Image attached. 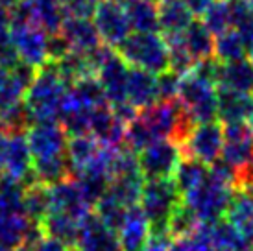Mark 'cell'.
Masks as SVG:
<instances>
[{"mask_svg":"<svg viewBox=\"0 0 253 251\" xmlns=\"http://www.w3.org/2000/svg\"><path fill=\"white\" fill-rule=\"evenodd\" d=\"M127 102L135 105L139 111L159 102V89H157V74L148 70L129 67L127 76Z\"/></svg>","mask_w":253,"mask_h":251,"instance_id":"cell-19","label":"cell"},{"mask_svg":"<svg viewBox=\"0 0 253 251\" xmlns=\"http://www.w3.org/2000/svg\"><path fill=\"white\" fill-rule=\"evenodd\" d=\"M100 148H102V144L92 135H78V137H72L69 140V144H67V159L71 163L72 172L76 175L80 172H84L85 168L89 167V163L96 157Z\"/></svg>","mask_w":253,"mask_h":251,"instance_id":"cell-29","label":"cell"},{"mask_svg":"<svg viewBox=\"0 0 253 251\" xmlns=\"http://www.w3.org/2000/svg\"><path fill=\"white\" fill-rule=\"evenodd\" d=\"M222 148H224V124L212 120V122L196 124L189 139L181 144V154L183 157L198 159L207 167H211L212 163L220 159Z\"/></svg>","mask_w":253,"mask_h":251,"instance_id":"cell-7","label":"cell"},{"mask_svg":"<svg viewBox=\"0 0 253 251\" xmlns=\"http://www.w3.org/2000/svg\"><path fill=\"white\" fill-rule=\"evenodd\" d=\"M30 152L34 161L52 159L67 154V131L57 120L50 122H34L26 129Z\"/></svg>","mask_w":253,"mask_h":251,"instance_id":"cell-9","label":"cell"},{"mask_svg":"<svg viewBox=\"0 0 253 251\" xmlns=\"http://www.w3.org/2000/svg\"><path fill=\"white\" fill-rule=\"evenodd\" d=\"M248 56V50L240 39L239 32L235 28L227 30L224 34L214 37V57L222 63L244 59Z\"/></svg>","mask_w":253,"mask_h":251,"instance_id":"cell-32","label":"cell"},{"mask_svg":"<svg viewBox=\"0 0 253 251\" xmlns=\"http://www.w3.org/2000/svg\"><path fill=\"white\" fill-rule=\"evenodd\" d=\"M30 6H32V21L36 26L44 30L48 35L61 32L67 15L59 0H30Z\"/></svg>","mask_w":253,"mask_h":251,"instance_id":"cell-28","label":"cell"},{"mask_svg":"<svg viewBox=\"0 0 253 251\" xmlns=\"http://www.w3.org/2000/svg\"><path fill=\"white\" fill-rule=\"evenodd\" d=\"M202 220L198 218V214L190 209L187 203H179V207L174 210V214L169 222V235L174 240L179 238H192V235L198 231Z\"/></svg>","mask_w":253,"mask_h":251,"instance_id":"cell-33","label":"cell"},{"mask_svg":"<svg viewBox=\"0 0 253 251\" xmlns=\"http://www.w3.org/2000/svg\"><path fill=\"white\" fill-rule=\"evenodd\" d=\"M250 59H252V61H253V54H252V57H250Z\"/></svg>","mask_w":253,"mask_h":251,"instance_id":"cell-51","label":"cell"},{"mask_svg":"<svg viewBox=\"0 0 253 251\" xmlns=\"http://www.w3.org/2000/svg\"><path fill=\"white\" fill-rule=\"evenodd\" d=\"M67 91L69 85L57 74L54 63L48 61L44 67H41L36 82L24 94V104L28 107L34 122H50L59 119V111Z\"/></svg>","mask_w":253,"mask_h":251,"instance_id":"cell-1","label":"cell"},{"mask_svg":"<svg viewBox=\"0 0 253 251\" xmlns=\"http://www.w3.org/2000/svg\"><path fill=\"white\" fill-rule=\"evenodd\" d=\"M233 190V185L218 179L209 172L207 179L200 187L183 196V203H187L202 222H216L222 218V214H225Z\"/></svg>","mask_w":253,"mask_h":251,"instance_id":"cell-5","label":"cell"},{"mask_svg":"<svg viewBox=\"0 0 253 251\" xmlns=\"http://www.w3.org/2000/svg\"><path fill=\"white\" fill-rule=\"evenodd\" d=\"M218 87L231 89L237 92L253 96V61L252 59H237V61L222 63Z\"/></svg>","mask_w":253,"mask_h":251,"instance_id":"cell-23","label":"cell"},{"mask_svg":"<svg viewBox=\"0 0 253 251\" xmlns=\"http://www.w3.org/2000/svg\"><path fill=\"white\" fill-rule=\"evenodd\" d=\"M92 22L102 37V42L115 50L131 34L126 9L120 0H100L92 15Z\"/></svg>","mask_w":253,"mask_h":251,"instance_id":"cell-8","label":"cell"},{"mask_svg":"<svg viewBox=\"0 0 253 251\" xmlns=\"http://www.w3.org/2000/svg\"><path fill=\"white\" fill-rule=\"evenodd\" d=\"M248 124L252 126V129H253V111H252V115H250V119H248Z\"/></svg>","mask_w":253,"mask_h":251,"instance_id":"cell-48","label":"cell"},{"mask_svg":"<svg viewBox=\"0 0 253 251\" xmlns=\"http://www.w3.org/2000/svg\"><path fill=\"white\" fill-rule=\"evenodd\" d=\"M127 76H129V65L122 59L117 50H113L96 70V78L102 84L109 105L127 102Z\"/></svg>","mask_w":253,"mask_h":251,"instance_id":"cell-13","label":"cell"},{"mask_svg":"<svg viewBox=\"0 0 253 251\" xmlns=\"http://www.w3.org/2000/svg\"><path fill=\"white\" fill-rule=\"evenodd\" d=\"M207 175H209V167L205 163L190 159V157H183L176 170V175H174V181L177 185V190L181 192V198L189 194L190 190L200 187L207 179Z\"/></svg>","mask_w":253,"mask_h":251,"instance_id":"cell-30","label":"cell"},{"mask_svg":"<svg viewBox=\"0 0 253 251\" xmlns=\"http://www.w3.org/2000/svg\"><path fill=\"white\" fill-rule=\"evenodd\" d=\"M0 251H9L7 248H4V246H0Z\"/></svg>","mask_w":253,"mask_h":251,"instance_id":"cell-49","label":"cell"},{"mask_svg":"<svg viewBox=\"0 0 253 251\" xmlns=\"http://www.w3.org/2000/svg\"><path fill=\"white\" fill-rule=\"evenodd\" d=\"M183 159L181 146L170 139L155 140L152 146L142 150L139 155V167L142 177L150 179H172Z\"/></svg>","mask_w":253,"mask_h":251,"instance_id":"cell-6","label":"cell"},{"mask_svg":"<svg viewBox=\"0 0 253 251\" xmlns=\"http://www.w3.org/2000/svg\"><path fill=\"white\" fill-rule=\"evenodd\" d=\"M174 242V238L169 233H161V235H150L146 246L142 251H169L170 246Z\"/></svg>","mask_w":253,"mask_h":251,"instance_id":"cell-41","label":"cell"},{"mask_svg":"<svg viewBox=\"0 0 253 251\" xmlns=\"http://www.w3.org/2000/svg\"><path fill=\"white\" fill-rule=\"evenodd\" d=\"M209 238L211 246L222 251H253V244L239 233L237 227H233L227 220H216L209 222Z\"/></svg>","mask_w":253,"mask_h":251,"instance_id":"cell-27","label":"cell"},{"mask_svg":"<svg viewBox=\"0 0 253 251\" xmlns=\"http://www.w3.org/2000/svg\"><path fill=\"white\" fill-rule=\"evenodd\" d=\"M0 129H4V127H2V124H0Z\"/></svg>","mask_w":253,"mask_h":251,"instance_id":"cell-52","label":"cell"},{"mask_svg":"<svg viewBox=\"0 0 253 251\" xmlns=\"http://www.w3.org/2000/svg\"><path fill=\"white\" fill-rule=\"evenodd\" d=\"M50 212H61L84 222L91 214V203L84 196V190L76 179H63V181L50 185Z\"/></svg>","mask_w":253,"mask_h":251,"instance_id":"cell-12","label":"cell"},{"mask_svg":"<svg viewBox=\"0 0 253 251\" xmlns=\"http://www.w3.org/2000/svg\"><path fill=\"white\" fill-rule=\"evenodd\" d=\"M129 67L163 74L170 70V52L167 39L161 34H129L126 41L117 48Z\"/></svg>","mask_w":253,"mask_h":251,"instance_id":"cell-2","label":"cell"},{"mask_svg":"<svg viewBox=\"0 0 253 251\" xmlns=\"http://www.w3.org/2000/svg\"><path fill=\"white\" fill-rule=\"evenodd\" d=\"M24 212L30 220L42 223L50 212V187L34 181L24 188Z\"/></svg>","mask_w":253,"mask_h":251,"instance_id":"cell-31","label":"cell"},{"mask_svg":"<svg viewBox=\"0 0 253 251\" xmlns=\"http://www.w3.org/2000/svg\"><path fill=\"white\" fill-rule=\"evenodd\" d=\"M80 227L82 222L69 214L61 212H48L42 220V229L44 235L50 238H56L59 242L67 244L69 248H76L78 237H80Z\"/></svg>","mask_w":253,"mask_h":251,"instance_id":"cell-26","label":"cell"},{"mask_svg":"<svg viewBox=\"0 0 253 251\" xmlns=\"http://www.w3.org/2000/svg\"><path fill=\"white\" fill-rule=\"evenodd\" d=\"M100 0H59L67 17H84L91 19Z\"/></svg>","mask_w":253,"mask_h":251,"instance_id":"cell-38","label":"cell"},{"mask_svg":"<svg viewBox=\"0 0 253 251\" xmlns=\"http://www.w3.org/2000/svg\"><path fill=\"white\" fill-rule=\"evenodd\" d=\"M133 32L159 34V7L154 0H120Z\"/></svg>","mask_w":253,"mask_h":251,"instance_id":"cell-21","label":"cell"},{"mask_svg":"<svg viewBox=\"0 0 253 251\" xmlns=\"http://www.w3.org/2000/svg\"><path fill=\"white\" fill-rule=\"evenodd\" d=\"M72 251H84V250H80V248H74V250H72Z\"/></svg>","mask_w":253,"mask_h":251,"instance_id":"cell-50","label":"cell"},{"mask_svg":"<svg viewBox=\"0 0 253 251\" xmlns=\"http://www.w3.org/2000/svg\"><path fill=\"white\" fill-rule=\"evenodd\" d=\"M225 220L253 244V188L250 185L235 187L231 202L225 210Z\"/></svg>","mask_w":253,"mask_h":251,"instance_id":"cell-16","label":"cell"},{"mask_svg":"<svg viewBox=\"0 0 253 251\" xmlns=\"http://www.w3.org/2000/svg\"><path fill=\"white\" fill-rule=\"evenodd\" d=\"M181 76L167 70L163 74H157V89H159V100H176L179 92Z\"/></svg>","mask_w":253,"mask_h":251,"instance_id":"cell-37","label":"cell"},{"mask_svg":"<svg viewBox=\"0 0 253 251\" xmlns=\"http://www.w3.org/2000/svg\"><path fill=\"white\" fill-rule=\"evenodd\" d=\"M71 44L63 37L61 32L48 35V61H59L71 52Z\"/></svg>","mask_w":253,"mask_h":251,"instance_id":"cell-39","label":"cell"},{"mask_svg":"<svg viewBox=\"0 0 253 251\" xmlns=\"http://www.w3.org/2000/svg\"><path fill=\"white\" fill-rule=\"evenodd\" d=\"M76 248L84 251H122L119 233L102 222L94 212L82 222Z\"/></svg>","mask_w":253,"mask_h":251,"instance_id":"cell-14","label":"cell"},{"mask_svg":"<svg viewBox=\"0 0 253 251\" xmlns=\"http://www.w3.org/2000/svg\"><path fill=\"white\" fill-rule=\"evenodd\" d=\"M159 32L167 35L183 34L194 21V15L183 0H159Z\"/></svg>","mask_w":253,"mask_h":251,"instance_id":"cell-22","label":"cell"},{"mask_svg":"<svg viewBox=\"0 0 253 251\" xmlns=\"http://www.w3.org/2000/svg\"><path fill=\"white\" fill-rule=\"evenodd\" d=\"M127 212V207L124 203H120L117 198L109 192H106L104 198H100L98 203L94 205V214L102 220L104 223H107L111 229H115L119 233L120 225L124 222Z\"/></svg>","mask_w":253,"mask_h":251,"instance_id":"cell-36","label":"cell"},{"mask_svg":"<svg viewBox=\"0 0 253 251\" xmlns=\"http://www.w3.org/2000/svg\"><path fill=\"white\" fill-rule=\"evenodd\" d=\"M239 185H250V187L253 188V159L250 161V165L240 172ZM239 185H237V187H239Z\"/></svg>","mask_w":253,"mask_h":251,"instance_id":"cell-44","label":"cell"},{"mask_svg":"<svg viewBox=\"0 0 253 251\" xmlns=\"http://www.w3.org/2000/svg\"><path fill=\"white\" fill-rule=\"evenodd\" d=\"M9 35L21 61L30 63L37 69L48 63V34L36 24H11Z\"/></svg>","mask_w":253,"mask_h":251,"instance_id":"cell-10","label":"cell"},{"mask_svg":"<svg viewBox=\"0 0 253 251\" xmlns=\"http://www.w3.org/2000/svg\"><path fill=\"white\" fill-rule=\"evenodd\" d=\"M207 30L211 32L214 37L224 34L227 30L233 28L231 24V7H229V0H212L209 7L204 11L202 19Z\"/></svg>","mask_w":253,"mask_h":251,"instance_id":"cell-35","label":"cell"},{"mask_svg":"<svg viewBox=\"0 0 253 251\" xmlns=\"http://www.w3.org/2000/svg\"><path fill=\"white\" fill-rule=\"evenodd\" d=\"M233 28L239 32L240 39L244 42V46L248 50V56H252L253 54V11L252 13H248L246 17H242Z\"/></svg>","mask_w":253,"mask_h":251,"instance_id":"cell-40","label":"cell"},{"mask_svg":"<svg viewBox=\"0 0 253 251\" xmlns=\"http://www.w3.org/2000/svg\"><path fill=\"white\" fill-rule=\"evenodd\" d=\"M126 127L122 120L115 115L109 104L96 107L91 117V135L102 146L119 150L122 142H126Z\"/></svg>","mask_w":253,"mask_h":251,"instance_id":"cell-15","label":"cell"},{"mask_svg":"<svg viewBox=\"0 0 253 251\" xmlns=\"http://www.w3.org/2000/svg\"><path fill=\"white\" fill-rule=\"evenodd\" d=\"M198 248H200V251H222L218 250V248H214V246H198Z\"/></svg>","mask_w":253,"mask_h":251,"instance_id":"cell-46","label":"cell"},{"mask_svg":"<svg viewBox=\"0 0 253 251\" xmlns=\"http://www.w3.org/2000/svg\"><path fill=\"white\" fill-rule=\"evenodd\" d=\"M34 251H72V250L67 244H63V242L56 240V238L44 237L41 242L34 248Z\"/></svg>","mask_w":253,"mask_h":251,"instance_id":"cell-42","label":"cell"},{"mask_svg":"<svg viewBox=\"0 0 253 251\" xmlns=\"http://www.w3.org/2000/svg\"><path fill=\"white\" fill-rule=\"evenodd\" d=\"M13 251H34V248H30V246H19V248H15Z\"/></svg>","mask_w":253,"mask_h":251,"instance_id":"cell-47","label":"cell"},{"mask_svg":"<svg viewBox=\"0 0 253 251\" xmlns=\"http://www.w3.org/2000/svg\"><path fill=\"white\" fill-rule=\"evenodd\" d=\"M253 111V96L218 87V119L222 124L248 122Z\"/></svg>","mask_w":253,"mask_h":251,"instance_id":"cell-20","label":"cell"},{"mask_svg":"<svg viewBox=\"0 0 253 251\" xmlns=\"http://www.w3.org/2000/svg\"><path fill=\"white\" fill-rule=\"evenodd\" d=\"M222 159L239 174L250 165L253 159V129L248 122L224 124Z\"/></svg>","mask_w":253,"mask_h":251,"instance_id":"cell-11","label":"cell"},{"mask_svg":"<svg viewBox=\"0 0 253 251\" xmlns=\"http://www.w3.org/2000/svg\"><path fill=\"white\" fill-rule=\"evenodd\" d=\"M21 2H22V0H0V6L6 7L7 11L11 13V11H13L15 7H17L19 4H21Z\"/></svg>","mask_w":253,"mask_h":251,"instance_id":"cell-45","label":"cell"},{"mask_svg":"<svg viewBox=\"0 0 253 251\" xmlns=\"http://www.w3.org/2000/svg\"><path fill=\"white\" fill-rule=\"evenodd\" d=\"M183 202L181 192L172 179H150L141 194V209L150 222L152 235L169 233V222Z\"/></svg>","mask_w":253,"mask_h":251,"instance_id":"cell-3","label":"cell"},{"mask_svg":"<svg viewBox=\"0 0 253 251\" xmlns=\"http://www.w3.org/2000/svg\"><path fill=\"white\" fill-rule=\"evenodd\" d=\"M183 41L194 61H202L207 57H214V35L207 30L200 19H194L190 26L183 32Z\"/></svg>","mask_w":253,"mask_h":251,"instance_id":"cell-25","label":"cell"},{"mask_svg":"<svg viewBox=\"0 0 253 251\" xmlns=\"http://www.w3.org/2000/svg\"><path fill=\"white\" fill-rule=\"evenodd\" d=\"M152 235L150 222L141 207H129L126 218L119 229V238L122 251H142L148 238Z\"/></svg>","mask_w":253,"mask_h":251,"instance_id":"cell-18","label":"cell"},{"mask_svg":"<svg viewBox=\"0 0 253 251\" xmlns=\"http://www.w3.org/2000/svg\"><path fill=\"white\" fill-rule=\"evenodd\" d=\"M183 2L187 4V7L192 11L194 17H202L204 11L209 7V4H211L212 0H183Z\"/></svg>","mask_w":253,"mask_h":251,"instance_id":"cell-43","label":"cell"},{"mask_svg":"<svg viewBox=\"0 0 253 251\" xmlns=\"http://www.w3.org/2000/svg\"><path fill=\"white\" fill-rule=\"evenodd\" d=\"M24 181L9 175H0V210L24 212Z\"/></svg>","mask_w":253,"mask_h":251,"instance_id":"cell-34","label":"cell"},{"mask_svg":"<svg viewBox=\"0 0 253 251\" xmlns=\"http://www.w3.org/2000/svg\"><path fill=\"white\" fill-rule=\"evenodd\" d=\"M34 220L26 216V212H7L0 210V246L7 250H15L24 246L26 233Z\"/></svg>","mask_w":253,"mask_h":251,"instance_id":"cell-24","label":"cell"},{"mask_svg":"<svg viewBox=\"0 0 253 251\" xmlns=\"http://www.w3.org/2000/svg\"><path fill=\"white\" fill-rule=\"evenodd\" d=\"M61 34L69 41L71 48L80 54H91L104 44L94 22L84 17H67L61 26Z\"/></svg>","mask_w":253,"mask_h":251,"instance_id":"cell-17","label":"cell"},{"mask_svg":"<svg viewBox=\"0 0 253 251\" xmlns=\"http://www.w3.org/2000/svg\"><path fill=\"white\" fill-rule=\"evenodd\" d=\"M177 100L196 124L212 122L218 117V87L190 70L181 76Z\"/></svg>","mask_w":253,"mask_h":251,"instance_id":"cell-4","label":"cell"}]
</instances>
